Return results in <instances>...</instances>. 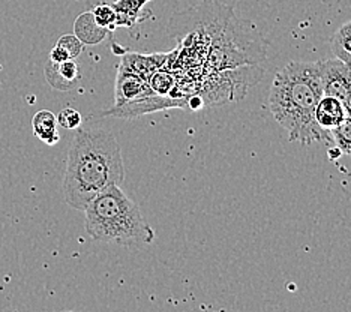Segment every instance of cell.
<instances>
[{
	"label": "cell",
	"mask_w": 351,
	"mask_h": 312,
	"mask_svg": "<svg viewBox=\"0 0 351 312\" xmlns=\"http://www.w3.org/2000/svg\"><path fill=\"white\" fill-rule=\"evenodd\" d=\"M32 130L35 137L41 140L47 146H54L60 141L58 134V117L50 110H39L32 119Z\"/></svg>",
	"instance_id": "cell-11"
},
{
	"label": "cell",
	"mask_w": 351,
	"mask_h": 312,
	"mask_svg": "<svg viewBox=\"0 0 351 312\" xmlns=\"http://www.w3.org/2000/svg\"><path fill=\"white\" fill-rule=\"evenodd\" d=\"M323 95L318 62L294 60L278 71L269 91V108L289 132L290 141H299L303 146L333 143L330 132L315 120V108Z\"/></svg>",
	"instance_id": "cell-2"
},
{
	"label": "cell",
	"mask_w": 351,
	"mask_h": 312,
	"mask_svg": "<svg viewBox=\"0 0 351 312\" xmlns=\"http://www.w3.org/2000/svg\"><path fill=\"white\" fill-rule=\"evenodd\" d=\"M50 60H51V62H56V63L65 62V60H69V56L66 54V51L63 50L62 47H59L58 44H56V45L51 48V51H50Z\"/></svg>",
	"instance_id": "cell-20"
},
{
	"label": "cell",
	"mask_w": 351,
	"mask_h": 312,
	"mask_svg": "<svg viewBox=\"0 0 351 312\" xmlns=\"http://www.w3.org/2000/svg\"><path fill=\"white\" fill-rule=\"evenodd\" d=\"M44 75L47 83L53 89L60 92L73 91L80 80H82V72H80L75 59H69L59 63L49 60V63L44 68Z\"/></svg>",
	"instance_id": "cell-8"
},
{
	"label": "cell",
	"mask_w": 351,
	"mask_h": 312,
	"mask_svg": "<svg viewBox=\"0 0 351 312\" xmlns=\"http://www.w3.org/2000/svg\"><path fill=\"white\" fill-rule=\"evenodd\" d=\"M324 95L337 98L351 117V67L339 59L318 60Z\"/></svg>",
	"instance_id": "cell-5"
},
{
	"label": "cell",
	"mask_w": 351,
	"mask_h": 312,
	"mask_svg": "<svg viewBox=\"0 0 351 312\" xmlns=\"http://www.w3.org/2000/svg\"><path fill=\"white\" fill-rule=\"evenodd\" d=\"M170 54H152V56H143V54H134L130 53L122 58V65L134 71L135 74L141 75L143 78L149 80V77L159 68L167 65Z\"/></svg>",
	"instance_id": "cell-10"
},
{
	"label": "cell",
	"mask_w": 351,
	"mask_h": 312,
	"mask_svg": "<svg viewBox=\"0 0 351 312\" xmlns=\"http://www.w3.org/2000/svg\"><path fill=\"white\" fill-rule=\"evenodd\" d=\"M150 95L155 93L150 89L147 80L121 63L114 86V106H122V104L146 98Z\"/></svg>",
	"instance_id": "cell-7"
},
{
	"label": "cell",
	"mask_w": 351,
	"mask_h": 312,
	"mask_svg": "<svg viewBox=\"0 0 351 312\" xmlns=\"http://www.w3.org/2000/svg\"><path fill=\"white\" fill-rule=\"evenodd\" d=\"M149 86L150 89L154 91V93L161 95V96H167L171 93V89L174 87V78L164 69H156L154 74L149 77Z\"/></svg>",
	"instance_id": "cell-16"
},
{
	"label": "cell",
	"mask_w": 351,
	"mask_h": 312,
	"mask_svg": "<svg viewBox=\"0 0 351 312\" xmlns=\"http://www.w3.org/2000/svg\"><path fill=\"white\" fill-rule=\"evenodd\" d=\"M267 41L254 23L239 19L233 12L226 26L213 38L207 53V69L213 72L263 63L267 59Z\"/></svg>",
	"instance_id": "cell-4"
},
{
	"label": "cell",
	"mask_w": 351,
	"mask_h": 312,
	"mask_svg": "<svg viewBox=\"0 0 351 312\" xmlns=\"http://www.w3.org/2000/svg\"><path fill=\"white\" fill-rule=\"evenodd\" d=\"M347 117L346 110L342 104L329 95H323V98L318 102L315 108V120L323 130L330 131L335 126H338L342 120Z\"/></svg>",
	"instance_id": "cell-9"
},
{
	"label": "cell",
	"mask_w": 351,
	"mask_h": 312,
	"mask_svg": "<svg viewBox=\"0 0 351 312\" xmlns=\"http://www.w3.org/2000/svg\"><path fill=\"white\" fill-rule=\"evenodd\" d=\"M108 32H110L108 29L98 26V23L93 19L92 11L80 14L74 23V35L83 44H87V45L99 44L101 41L106 39Z\"/></svg>",
	"instance_id": "cell-12"
},
{
	"label": "cell",
	"mask_w": 351,
	"mask_h": 312,
	"mask_svg": "<svg viewBox=\"0 0 351 312\" xmlns=\"http://www.w3.org/2000/svg\"><path fill=\"white\" fill-rule=\"evenodd\" d=\"M123 179V156L114 134L93 126L75 130L63 176L66 204L84 211L101 191L121 185Z\"/></svg>",
	"instance_id": "cell-1"
},
{
	"label": "cell",
	"mask_w": 351,
	"mask_h": 312,
	"mask_svg": "<svg viewBox=\"0 0 351 312\" xmlns=\"http://www.w3.org/2000/svg\"><path fill=\"white\" fill-rule=\"evenodd\" d=\"M333 143L341 150L342 155L351 156V117H346L342 122L329 131Z\"/></svg>",
	"instance_id": "cell-15"
},
{
	"label": "cell",
	"mask_w": 351,
	"mask_h": 312,
	"mask_svg": "<svg viewBox=\"0 0 351 312\" xmlns=\"http://www.w3.org/2000/svg\"><path fill=\"white\" fill-rule=\"evenodd\" d=\"M330 48L335 58L351 67V20L335 32L330 39Z\"/></svg>",
	"instance_id": "cell-14"
},
{
	"label": "cell",
	"mask_w": 351,
	"mask_h": 312,
	"mask_svg": "<svg viewBox=\"0 0 351 312\" xmlns=\"http://www.w3.org/2000/svg\"><path fill=\"white\" fill-rule=\"evenodd\" d=\"M189 108V98H176V96L167 95H150L146 98H141L132 102L122 104V106H114L113 108L102 111V116H111V117H121V119H134L143 115L154 113L158 110H167V108Z\"/></svg>",
	"instance_id": "cell-6"
},
{
	"label": "cell",
	"mask_w": 351,
	"mask_h": 312,
	"mask_svg": "<svg viewBox=\"0 0 351 312\" xmlns=\"http://www.w3.org/2000/svg\"><path fill=\"white\" fill-rule=\"evenodd\" d=\"M83 212L86 233L98 242L140 246L155 240V231L143 218L140 207L119 185L101 191Z\"/></svg>",
	"instance_id": "cell-3"
},
{
	"label": "cell",
	"mask_w": 351,
	"mask_h": 312,
	"mask_svg": "<svg viewBox=\"0 0 351 312\" xmlns=\"http://www.w3.org/2000/svg\"><path fill=\"white\" fill-rule=\"evenodd\" d=\"M56 117H58V123L62 128H65V130H69V131L78 130V128L83 123V117H82V115H80V111H77L75 108H71V107L62 108L59 111V115Z\"/></svg>",
	"instance_id": "cell-18"
},
{
	"label": "cell",
	"mask_w": 351,
	"mask_h": 312,
	"mask_svg": "<svg viewBox=\"0 0 351 312\" xmlns=\"http://www.w3.org/2000/svg\"><path fill=\"white\" fill-rule=\"evenodd\" d=\"M152 0H114L113 5L116 10V26L135 27L141 20H146L147 15H143V8Z\"/></svg>",
	"instance_id": "cell-13"
},
{
	"label": "cell",
	"mask_w": 351,
	"mask_h": 312,
	"mask_svg": "<svg viewBox=\"0 0 351 312\" xmlns=\"http://www.w3.org/2000/svg\"><path fill=\"white\" fill-rule=\"evenodd\" d=\"M93 19L98 23V26L106 27L110 32L116 27V10L111 3H99L92 10Z\"/></svg>",
	"instance_id": "cell-17"
},
{
	"label": "cell",
	"mask_w": 351,
	"mask_h": 312,
	"mask_svg": "<svg viewBox=\"0 0 351 312\" xmlns=\"http://www.w3.org/2000/svg\"><path fill=\"white\" fill-rule=\"evenodd\" d=\"M56 44L62 47L63 50L66 51V54L69 56V59H77L78 56L82 54L83 50H84V44L80 41V39L74 34L73 35H71V34L62 35Z\"/></svg>",
	"instance_id": "cell-19"
}]
</instances>
